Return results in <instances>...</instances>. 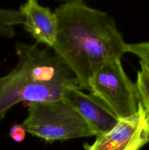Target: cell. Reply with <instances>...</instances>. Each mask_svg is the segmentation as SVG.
I'll use <instances>...</instances> for the list:
<instances>
[{
  "label": "cell",
  "instance_id": "3957f363",
  "mask_svg": "<svg viewBox=\"0 0 149 150\" xmlns=\"http://www.w3.org/2000/svg\"><path fill=\"white\" fill-rule=\"evenodd\" d=\"M22 124L28 133L48 142L93 136L81 116L62 98L29 103L28 115Z\"/></svg>",
  "mask_w": 149,
  "mask_h": 150
},
{
  "label": "cell",
  "instance_id": "277c9868",
  "mask_svg": "<svg viewBox=\"0 0 149 150\" xmlns=\"http://www.w3.org/2000/svg\"><path fill=\"white\" fill-rule=\"evenodd\" d=\"M89 91L118 119L137 111L135 83L126 74L121 59L109 60L96 70L89 81Z\"/></svg>",
  "mask_w": 149,
  "mask_h": 150
},
{
  "label": "cell",
  "instance_id": "8fae6325",
  "mask_svg": "<svg viewBox=\"0 0 149 150\" xmlns=\"http://www.w3.org/2000/svg\"><path fill=\"white\" fill-rule=\"evenodd\" d=\"M0 31H1V27H0Z\"/></svg>",
  "mask_w": 149,
  "mask_h": 150
},
{
  "label": "cell",
  "instance_id": "6da1fadb",
  "mask_svg": "<svg viewBox=\"0 0 149 150\" xmlns=\"http://www.w3.org/2000/svg\"><path fill=\"white\" fill-rule=\"evenodd\" d=\"M58 32L53 54L72 72L81 89L106 62L121 59L126 45L113 18L83 0L66 1L54 11Z\"/></svg>",
  "mask_w": 149,
  "mask_h": 150
},
{
  "label": "cell",
  "instance_id": "9c48e42d",
  "mask_svg": "<svg viewBox=\"0 0 149 150\" xmlns=\"http://www.w3.org/2000/svg\"><path fill=\"white\" fill-rule=\"evenodd\" d=\"M126 53H130L140 59V64L149 72V42L127 43Z\"/></svg>",
  "mask_w": 149,
  "mask_h": 150
},
{
  "label": "cell",
  "instance_id": "52a82bcc",
  "mask_svg": "<svg viewBox=\"0 0 149 150\" xmlns=\"http://www.w3.org/2000/svg\"><path fill=\"white\" fill-rule=\"evenodd\" d=\"M19 11L23 17V26L37 41L49 48L55 44L58 32L57 18L48 7L41 5L36 0H28L20 6Z\"/></svg>",
  "mask_w": 149,
  "mask_h": 150
},
{
  "label": "cell",
  "instance_id": "8992f818",
  "mask_svg": "<svg viewBox=\"0 0 149 150\" xmlns=\"http://www.w3.org/2000/svg\"><path fill=\"white\" fill-rule=\"evenodd\" d=\"M62 99L81 116L95 136L109 131L119 120L99 100L91 94L83 92L77 84L66 86Z\"/></svg>",
  "mask_w": 149,
  "mask_h": 150
},
{
  "label": "cell",
  "instance_id": "7a4b0ae2",
  "mask_svg": "<svg viewBox=\"0 0 149 150\" xmlns=\"http://www.w3.org/2000/svg\"><path fill=\"white\" fill-rule=\"evenodd\" d=\"M15 54L16 66L0 77V120L18 103L58 100L66 86L77 85L72 72L48 48L18 42Z\"/></svg>",
  "mask_w": 149,
  "mask_h": 150
},
{
  "label": "cell",
  "instance_id": "30bf717a",
  "mask_svg": "<svg viewBox=\"0 0 149 150\" xmlns=\"http://www.w3.org/2000/svg\"><path fill=\"white\" fill-rule=\"evenodd\" d=\"M26 133L27 132L23 124L14 123L10 127L9 136L16 143H21L25 140Z\"/></svg>",
  "mask_w": 149,
  "mask_h": 150
},
{
  "label": "cell",
  "instance_id": "ba28073f",
  "mask_svg": "<svg viewBox=\"0 0 149 150\" xmlns=\"http://www.w3.org/2000/svg\"><path fill=\"white\" fill-rule=\"evenodd\" d=\"M135 85L139 102L149 117V72L142 64H140V70L137 73Z\"/></svg>",
  "mask_w": 149,
  "mask_h": 150
},
{
  "label": "cell",
  "instance_id": "5b68a950",
  "mask_svg": "<svg viewBox=\"0 0 149 150\" xmlns=\"http://www.w3.org/2000/svg\"><path fill=\"white\" fill-rule=\"evenodd\" d=\"M149 142V117L139 102L136 113L119 119L107 133L96 136L93 144H84L85 150H140Z\"/></svg>",
  "mask_w": 149,
  "mask_h": 150
}]
</instances>
